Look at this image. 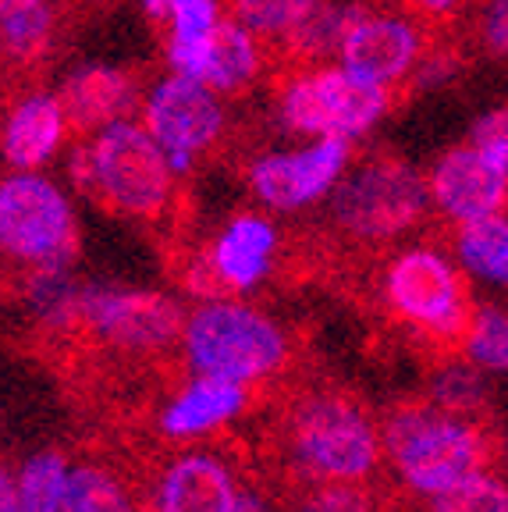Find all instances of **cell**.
I'll return each mask as SVG.
<instances>
[{
  "label": "cell",
  "instance_id": "cell-1",
  "mask_svg": "<svg viewBox=\"0 0 508 512\" xmlns=\"http://www.w3.org/2000/svg\"><path fill=\"white\" fill-rule=\"evenodd\" d=\"M274 456L285 473L274 488L374 484L384 470L377 416L349 388H295L274 420Z\"/></svg>",
  "mask_w": 508,
  "mask_h": 512
},
{
  "label": "cell",
  "instance_id": "cell-2",
  "mask_svg": "<svg viewBox=\"0 0 508 512\" xmlns=\"http://www.w3.org/2000/svg\"><path fill=\"white\" fill-rule=\"evenodd\" d=\"M370 288L377 310L402 324L405 342H413L430 367L462 356L477 303L466 274L441 249L409 246L377 260Z\"/></svg>",
  "mask_w": 508,
  "mask_h": 512
},
{
  "label": "cell",
  "instance_id": "cell-3",
  "mask_svg": "<svg viewBox=\"0 0 508 512\" xmlns=\"http://www.w3.org/2000/svg\"><path fill=\"white\" fill-rule=\"evenodd\" d=\"M384 459L416 495H441L480 470L501 466V438L491 424L448 416L427 399H405L377 420Z\"/></svg>",
  "mask_w": 508,
  "mask_h": 512
},
{
  "label": "cell",
  "instance_id": "cell-4",
  "mask_svg": "<svg viewBox=\"0 0 508 512\" xmlns=\"http://www.w3.org/2000/svg\"><path fill=\"white\" fill-rule=\"evenodd\" d=\"M427 210L430 200L420 171L395 153H374L334 182L327 221L338 246L374 256L402 235L416 232Z\"/></svg>",
  "mask_w": 508,
  "mask_h": 512
},
{
  "label": "cell",
  "instance_id": "cell-5",
  "mask_svg": "<svg viewBox=\"0 0 508 512\" xmlns=\"http://www.w3.org/2000/svg\"><path fill=\"white\" fill-rule=\"evenodd\" d=\"M182 345L199 377H224L249 388L288 374L295 360L292 331L256 306L228 299L196 306L182 324Z\"/></svg>",
  "mask_w": 508,
  "mask_h": 512
},
{
  "label": "cell",
  "instance_id": "cell-6",
  "mask_svg": "<svg viewBox=\"0 0 508 512\" xmlns=\"http://www.w3.org/2000/svg\"><path fill=\"white\" fill-rule=\"evenodd\" d=\"M89 153H93V196L89 200L139 224L164 221L175 200V171L160 146L146 136L143 125L118 121L96 132Z\"/></svg>",
  "mask_w": 508,
  "mask_h": 512
},
{
  "label": "cell",
  "instance_id": "cell-7",
  "mask_svg": "<svg viewBox=\"0 0 508 512\" xmlns=\"http://www.w3.org/2000/svg\"><path fill=\"white\" fill-rule=\"evenodd\" d=\"M185 310L164 292L139 288H79L72 328L64 342L107 345L121 356H164L178 345Z\"/></svg>",
  "mask_w": 508,
  "mask_h": 512
},
{
  "label": "cell",
  "instance_id": "cell-8",
  "mask_svg": "<svg viewBox=\"0 0 508 512\" xmlns=\"http://www.w3.org/2000/svg\"><path fill=\"white\" fill-rule=\"evenodd\" d=\"M0 253L25 271H68L79 253L72 203L36 171L0 178Z\"/></svg>",
  "mask_w": 508,
  "mask_h": 512
},
{
  "label": "cell",
  "instance_id": "cell-9",
  "mask_svg": "<svg viewBox=\"0 0 508 512\" xmlns=\"http://www.w3.org/2000/svg\"><path fill=\"white\" fill-rule=\"evenodd\" d=\"M395 107L391 93L345 68H310L288 75L281 89V118L292 132L313 139H359Z\"/></svg>",
  "mask_w": 508,
  "mask_h": 512
},
{
  "label": "cell",
  "instance_id": "cell-10",
  "mask_svg": "<svg viewBox=\"0 0 508 512\" xmlns=\"http://www.w3.org/2000/svg\"><path fill=\"white\" fill-rule=\"evenodd\" d=\"M143 128L160 146L175 175L192 171L196 157L214 150L224 136V107L203 82L171 75L143 96Z\"/></svg>",
  "mask_w": 508,
  "mask_h": 512
},
{
  "label": "cell",
  "instance_id": "cell-11",
  "mask_svg": "<svg viewBox=\"0 0 508 512\" xmlns=\"http://www.w3.org/2000/svg\"><path fill=\"white\" fill-rule=\"evenodd\" d=\"M352 164V139L327 136L306 150L267 153L249 168L253 192L270 210H302L334 189Z\"/></svg>",
  "mask_w": 508,
  "mask_h": 512
},
{
  "label": "cell",
  "instance_id": "cell-12",
  "mask_svg": "<svg viewBox=\"0 0 508 512\" xmlns=\"http://www.w3.org/2000/svg\"><path fill=\"white\" fill-rule=\"evenodd\" d=\"M242 470L214 448H182L164 459L153 484H143L146 512H231Z\"/></svg>",
  "mask_w": 508,
  "mask_h": 512
},
{
  "label": "cell",
  "instance_id": "cell-13",
  "mask_svg": "<svg viewBox=\"0 0 508 512\" xmlns=\"http://www.w3.org/2000/svg\"><path fill=\"white\" fill-rule=\"evenodd\" d=\"M437 43L434 36L409 22L405 15H388V11H370L352 25V32L338 47V61L349 75L363 82L384 86L395 100V86L409 79L423 54Z\"/></svg>",
  "mask_w": 508,
  "mask_h": 512
},
{
  "label": "cell",
  "instance_id": "cell-14",
  "mask_svg": "<svg viewBox=\"0 0 508 512\" xmlns=\"http://www.w3.org/2000/svg\"><path fill=\"white\" fill-rule=\"evenodd\" d=\"M57 104L64 111L68 136L75 143H86L89 136L118 125V121H132V114L143 104V75L132 68L86 64L64 79Z\"/></svg>",
  "mask_w": 508,
  "mask_h": 512
},
{
  "label": "cell",
  "instance_id": "cell-15",
  "mask_svg": "<svg viewBox=\"0 0 508 512\" xmlns=\"http://www.w3.org/2000/svg\"><path fill=\"white\" fill-rule=\"evenodd\" d=\"M427 200L437 214L452 224L473 221V217L505 214L508 175L494 171L473 146H455L441 153L427 182Z\"/></svg>",
  "mask_w": 508,
  "mask_h": 512
},
{
  "label": "cell",
  "instance_id": "cell-16",
  "mask_svg": "<svg viewBox=\"0 0 508 512\" xmlns=\"http://www.w3.org/2000/svg\"><path fill=\"white\" fill-rule=\"evenodd\" d=\"M274 249H278V228L263 214H239L210 246H203L221 299L260 285L270 274Z\"/></svg>",
  "mask_w": 508,
  "mask_h": 512
},
{
  "label": "cell",
  "instance_id": "cell-17",
  "mask_svg": "<svg viewBox=\"0 0 508 512\" xmlns=\"http://www.w3.org/2000/svg\"><path fill=\"white\" fill-rule=\"evenodd\" d=\"M253 399L249 384L224 381V377H192L175 392V399L160 409V427L164 441H192L207 438L217 427L231 424L242 416Z\"/></svg>",
  "mask_w": 508,
  "mask_h": 512
},
{
  "label": "cell",
  "instance_id": "cell-18",
  "mask_svg": "<svg viewBox=\"0 0 508 512\" xmlns=\"http://www.w3.org/2000/svg\"><path fill=\"white\" fill-rule=\"evenodd\" d=\"M64 139H68V125L57 96L29 93L11 107L8 121L0 128V153L15 171H36L61 150Z\"/></svg>",
  "mask_w": 508,
  "mask_h": 512
},
{
  "label": "cell",
  "instance_id": "cell-19",
  "mask_svg": "<svg viewBox=\"0 0 508 512\" xmlns=\"http://www.w3.org/2000/svg\"><path fill=\"white\" fill-rule=\"evenodd\" d=\"M57 11L54 0H0V43L11 68L22 79H32L40 64L50 61L57 43Z\"/></svg>",
  "mask_w": 508,
  "mask_h": 512
},
{
  "label": "cell",
  "instance_id": "cell-20",
  "mask_svg": "<svg viewBox=\"0 0 508 512\" xmlns=\"http://www.w3.org/2000/svg\"><path fill=\"white\" fill-rule=\"evenodd\" d=\"M263 68V47L253 32L242 29L235 18L221 15L210 32L207 54H203V64H199L196 82L210 89V93H242L249 89V82L260 75Z\"/></svg>",
  "mask_w": 508,
  "mask_h": 512
},
{
  "label": "cell",
  "instance_id": "cell-21",
  "mask_svg": "<svg viewBox=\"0 0 508 512\" xmlns=\"http://www.w3.org/2000/svg\"><path fill=\"white\" fill-rule=\"evenodd\" d=\"M61 512H146L143 495L114 466L82 459L68 466Z\"/></svg>",
  "mask_w": 508,
  "mask_h": 512
},
{
  "label": "cell",
  "instance_id": "cell-22",
  "mask_svg": "<svg viewBox=\"0 0 508 512\" xmlns=\"http://www.w3.org/2000/svg\"><path fill=\"white\" fill-rule=\"evenodd\" d=\"M430 370H434L430 392H427L430 406H437L448 416L491 424V381H487V370H480L477 363L462 360V356L434 363Z\"/></svg>",
  "mask_w": 508,
  "mask_h": 512
},
{
  "label": "cell",
  "instance_id": "cell-23",
  "mask_svg": "<svg viewBox=\"0 0 508 512\" xmlns=\"http://www.w3.org/2000/svg\"><path fill=\"white\" fill-rule=\"evenodd\" d=\"M452 249L469 274L494 285L508 281V224L505 214L459 221L452 232Z\"/></svg>",
  "mask_w": 508,
  "mask_h": 512
},
{
  "label": "cell",
  "instance_id": "cell-24",
  "mask_svg": "<svg viewBox=\"0 0 508 512\" xmlns=\"http://www.w3.org/2000/svg\"><path fill=\"white\" fill-rule=\"evenodd\" d=\"M324 0H228V18L249 29L260 47H274L292 29H299Z\"/></svg>",
  "mask_w": 508,
  "mask_h": 512
},
{
  "label": "cell",
  "instance_id": "cell-25",
  "mask_svg": "<svg viewBox=\"0 0 508 512\" xmlns=\"http://www.w3.org/2000/svg\"><path fill=\"white\" fill-rule=\"evenodd\" d=\"M68 466H72V459L57 448L32 456L15 477L18 512H61L64 488H68Z\"/></svg>",
  "mask_w": 508,
  "mask_h": 512
},
{
  "label": "cell",
  "instance_id": "cell-26",
  "mask_svg": "<svg viewBox=\"0 0 508 512\" xmlns=\"http://www.w3.org/2000/svg\"><path fill=\"white\" fill-rule=\"evenodd\" d=\"M462 352L480 370H491V374H505L508 370V320L498 303H480L473 310V324H469L466 349Z\"/></svg>",
  "mask_w": 508,
  "mask_h": 512
},
{
  "label": "cell",
  "instance_id": "cell-27",
  "mask_svg": "<svg viewBox=\"0 0 508 512\" xmlns=\"http://www.w3.org/2000/svg\"><path fill=\"white\" fill-rule=\"evenodd\" d=\"M430 512H508V488L501 473L480 470L430 498Z\"/></svg>",
  "mask_w": 508,
  "mask_h": 512
},
{
  "label": "cell",
  "instance_id": "cell-28",
  "mask_svg": "<svg viewBox=\"0 0 508 512\" xmlns=\"http://www.w3.org/2000/svg\"><path fill=\"white\" fill-rule=\"evenodd\" d=\"M292 512H381L377 484H302L292 488Z\"/></svg>",
  "mask_w": 508,
  "mask_h": 512
},
{
  "label": "cell",
  "instance_id": "cell-29",
  "mask_svg": "<svg viewBox=\"0 0 508 512\" xmlns=\"http://www.w3.org/2000/svg\"><path fill=\"white\" fill-rule=\"evenodd\" d=\"M395 4L409 22H416L434 40H445L462 18V11L469 8V0H395Z\"/></svg>",
  "mask_w": 508,
  "mask_h": 512
},
{
  "label": "cell",
  "instance_id": "cell-30",
  "mask_svg": "<svg viewBox=\"0 0 508 512\" xmlns=\"http://www.w3.org/2000/svg\"><path fill=\"white\" fill-rule=\"evenodd\" d=\"M469 139H473V150H477L494 171H505L508 175V118H505V107L484 114V118L473 125Z\"/></svg>",
  "mask_w": 508,
  "mask_h": 512
},
{
  "label": "cell",
  "instance_id": "cell-31",
  "mask_svg": "<svg viewBox=\"0 0 508 512\" xmlns=\"http://www.w3.org/2000/svg\"><path fill=\"white\" fill-rule=\"evenodd\" d=\"M484 47L494 57H505L508 50V0H491L484 11Z\"/></svg>",
  "mask_w": 508,
  "mask_h": 512
},
{
  "label": "cell",
  "instance_id": "cell-32",
  "mask_svg": "<svg viewBox=\"0 0 508 512\" xmlns=\"http://www.w3.org/2000/svg\"><path fill=\"white\" fill-rule=\"evenodd\" d=\"M231 512H274V505H270V495L256 484L253 477H242L239 495H235Z\"/></svg>",
  "mask_w": 508,
  "mask_h": 512
},
{
  "label": "cell",
  "instance_id": "cell-33",
  "mask_svg": "<svg viewBox=\"0 0 508 512\" xmlns=\"http://www.w3.org/2000/svg\"><path fill=\"white\" fill-rule=\"evenodd\" d=\"M0 512H18V488L15 473L0 463Z\"/></svg>",
  "mask_w": 508,
  "mask_h": 512
},
{
  "label": "cell",
  "instance_id": "cell-34",
  "mask_svg": "<svg viewBox=\"0 0 508 512\" xmlns=\"http://www.w3.org/2000/svg\"><path fill=\"white\" fill-rule=\"evenodd\" d=\"M143 11L153 25H167V11H171V0H143Z\"/></svg>",
  "mask_w": 508,
  "mask_h": 512
},
{
  "label": "cell",
  "instance_id": "cell-35",
  "mask_svg": "<svg viewBox=\"0 0 508 512\" xmlns=\"http://www.w3.org/2000/svg\"><path fill=\"white\" fill-rule=\"evenodd\" d=\"M0 57H4V43H0Z\"/></svg>",
  "mask_w": 508,
  "mask_h": 512
},
{
  "label": "cell",
  "instance_id": "cell-36",
  "mask_svg": "<svg viewBox=\"0 0 508 512\" xmlns=\"http://www.w3.org/2000/svg\"><path fill=\"white\" fill-rule=\"evenodd\" d=\"M82 4H93V0H82Z\"/></svg>",
  "mask_w": 508,
  "mask_h": 512
}]
</instances>
